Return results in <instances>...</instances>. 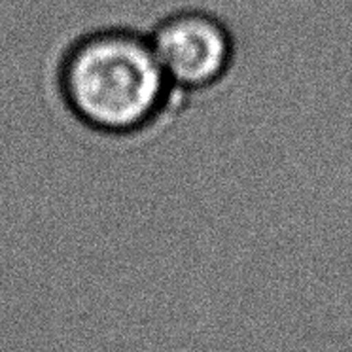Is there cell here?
I'll use <instances>...</instances> for the list:
<instances>
[{
	"label": "cell",
	"instance_id": "obj_1",
	"mask_svg": "<svg viewBox=\"0 0 352 352\" xmlns=\"http://www.w3.org/2000/svg\"><path fill=\"white\" fill-rule=\"evenodd\" d=\"M63 100L85 127L133 137L163 120L176 97L152 40L133 29H102L80 38L63 57Z\"/></svg>",
	"mask_w": 352,
	"mask_h": 352
},
{
	"label": "cell",
	"instance_id": "obj_2",
	"mask_svg": "<svg viewBox=\"0 0 352 352\" xmlns=\"http://www.w3.org/2000/svg\"><path fill=\"white\" fill-rule=\"evenodd\" d=\"M165 76L180 97L203 95L230 78L237 38L214 12L182 8L165 16L148 34Z\"/></svg>",
	"mask_w": 352,
	"mask_h": 352
}]
</instances>
